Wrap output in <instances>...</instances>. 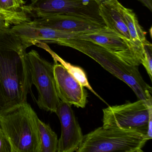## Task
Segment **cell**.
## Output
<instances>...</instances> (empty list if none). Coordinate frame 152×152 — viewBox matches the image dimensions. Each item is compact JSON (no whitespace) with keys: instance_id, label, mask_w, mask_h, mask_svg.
I'll use <instances>...</instances> for the list:
<instances>
[{"instance_id":"6da1fadb","label":"cell","mask_w":152,"mask_h":152,"mask_svg":"<svg viewBox=\"0 0 152 152\" xmlns=\"http://www.w3.org/2000/svg\"><path fill=\"white\" fill-rule=\"evenodd\" d=\"M26 50L10 30L0 33V115L27 103L33 84Z\"/></svg>"},{"instance_id":"7a4b0ae2","label":"cell","mask_w":152,"mask_h":152,"mask_svg":"<svg viewBox=\"0 0 152 152\" xmlns=\"http://www.w3.org/2000/svg\"><path fill=\"white\" fill-rule=\"evenodd\" d=\"M60 46L76 50L91 58L105 70L122 81L134 91L138 98L152 105V89L144 80L138 66L132 65L95 42L81 39L61 40Z\"/></svg>"},{"instance_id":"3957f363","label":"cell","mask_w":152,"mask_h":152,"mask_svg":"<svg viewBox=\"0 0 152 152\" xmlns=\"http://www.w3.org/2000/svg\"><path fill=\"white\" fill-rule=\"evenodd\" d=\"M39 119L27 103L0 115V125L9 140L12 152H40Z\"/></svg>"},{"instance_id":"277c9868","label":"cell","mask_w":152,"mask_h":152,"mask_svg":"<svg viewBox=\"0 0 152 152\" xmlns=\"http://www.w3.org/2000/svg\"><path fill=\"white\" fill-rule=\"evenodd\" d=\"M148 140L135 132L102 126L84 135L76 152H141Z\"/></svg>"},{"instance_id":"5b68a950","label":"cell","mask_w":152,"mask_h":152,"mask_svg":"<svg viewBox=\"0 0 152 152\" xmlns=\"http://www.w3.org/2000/svg\"><path fill=\"white\" fill-rule=\"evenodd\" d=\"M21 10L31 18L66 15L104 23L96 0H31Z\"/></svg>"},{"instance_id":"8992f818","label":"cell","mask_w":152,"mask_h":152,"mask_svg":"<svg viewBox=\"0 0 152 152\" xmlns=\"http://www.w3.org/2000/svg\"><path fill=\"white\" fill-rule=\"evenodd\" d=\"M103 112L102 126L105 129L132 131L140 133L147 139L152 105L139 99L132 103L108 107L103 109Z\"/></svg>"},{"instance_id":"52a82bcc","label":"cell","mask_w":152,"mask_h":152,"mask_svg":"<svg viewBox=\"0 0 152 152\" xmlns=\"http://www.w3.org/2000/svg\"><path fill=\"white\" fill-rule=\"evenodd\" d=\"M32 83L38 91L37 104L40 109L56 113L60 100L55 83L54 66L36 50L26 55Z\"/></svg>"},{"instance_id":"ba28073f","label":"cell","mask_w":152,"mask_h":152,"mask_svg":"<svg viewBox=\"0 0 152 152\" xmlns=\"http://www.w3.org/2000/svg\"><path fill=\"white\" fill-rule=\"evenodd\" d=\"M95 42L132 65L138 66L143 56V44H136L106 26L76 35L75 39Z\"/></svg>"},{"instance_id":"9c48e42d","label":"cell","mask_w":152,"mask_h":152,"mask_svg":"<svg viewBox=\"0 0 152 152\" xmlns=\"http://www.w3.org/2000/svg\"><path fill=\"white\" fill-rule=\"evenodd\" d=\"M56 113L61 125L57 152H76L84 135L71 105L60 101Z\"/></svg>"},{"instance_id":"30bf717a","label":"cell","mask_w":152,"mask_h":152,"mask_svg":"<svg viewBox=\"0 0 152 152\" xmlns=\"http://www.w3.org/2000/svg\"><path fill=\"white\" fill-rule=\"evenodd\" d=\"M29 23L37 27H46L75 34L93 31L106 26L104 23L66 15H53L34 18Z\"/></svg>"},{"instance_id":"8fae6325","label":"cell","mask_w":152,"mask_h":152,"mask_svg":"<svg viewBox=\"0 0 152 152\" xmlns=\"http://www.w3.org/2000/svg\"><path fill=\"white\" fill-rule=\"evenodd\" d=\"M53 65L57 93L60 101L81 108L87 103L88 93L80 83L61 64Z\"/></svg>"},{"instance_id":"7c38bea8","label":"cell","mask_w":152,"mask_h":152,"mask_svg":"<svg viewBox=\"0 0 152 152\" xmlns=\"http://www.w3.org/2000/svg\"><path fill=\"white\" fill-rule=\"evenodd\" d=\"M10 31L26 49L39 42L56 44L61 40L75 39L78 34L46 27H37L30 24L29 22L14 26Z\"/></svg>"},{"instance_id":"4fadbf2b","label":"cell","mask_w":152,"mask_h":152,"mask_svg":"<svg viewBox=\"0 0 152 152\" xmlns=\"http://www.w3.org/2000/svg\"><path fill=\"white\" fill-rule=\"evenodd\" d=\"M121 4L118 0H104L99 4V14L107 28L130 40Z\"/></svg>"},{"instance_id":"5bb4252c","label":"cell","mask_w":152,"mask_h":152,"mask_svg":"<svg viewBox=\"0 0 152 152\" xmlns=\"http://www.w3.org/2000/svg\"><path fill=\"white\" fill-rule=\"evenodd\" d=\"M121 11L129 30L130 40L138 45H141L147 40L146 32L139 23L136 14L132 10L120 5Z\"/></svg>"},{"instance_id":"9a60e30c","label":"cell","mask_w":152,"mask_h":152,"mask_svg":"<svg viewBox=\"0 0 152 152\" xmlns=\"http://www.w3.org/2000/svg\"><path fill=\"white\" fill-rule=\"evenodd\" d=\"M36 46L42 48L46 50L47 51H48L51 54L55 62H59L60 64H62L64 67V68L68 71V72L70 73L73 76H74L83 86L84 88H88V89L89 90L96 96L98 97L99 98H100V99L104 101L93 89L89 83L86 73L81 67L73 65L70 63H67L66 61H64V59L61 58L55 52L51 50L49 48L48 46L47 45V43L40 42H39L36 45Z\"/></svg>"},{"instance_id":"2e32d148","label":"cell","mask_w":152,"mask_h":152,"mask_svg":"<svg viewBox=\"0 0 152 152\" xmlns=\"http://www.w3.org/2000/svg\"><path fill=\"white\" fill-rule=\"evenodd\" d=\"M41 141L40 152H57L58 139L57 135L49 124L38 120Z\"/></svg>"},{"instance_id":"e0dca14e","label":"cell","mask_w":152,"mask_h":152,"mask_svg":"<svg viewBox=\"0 0 152 152\" xmlns=\"http://www.w3.org/2000/svg\"><path fill=\"white\" fill-rule=\"evenodd\" d=\"M143 56L140 64L143 65L152 80V45L147 40L143 43Z\"/></svg>"},{"instance_id":"ac0fdd59","label":"cell","mask_w":152,"mask_h":152,"mask_svg":"<svg viewBox=\"0 0 152 152\" xmlns=\"http://www.w3.org/2000/svg\"><path fill=\"white\" fill-rule=\"evenodd\" d=\"M25 4L24 0H0V9L10 11H19Z\"/></svg>"},{"instance_id":"d6986e66","label":"cell","mask_w":152,"mask_h":152,"mask_svg":"<svg viewBox=\"0 0 152 152\" xmlns=\"http://www.w3.org/2000/svg\"><path fill=\"white\" fill-rule=\"evenodd\" d=\"M0 152H12L9 140L0 125Z\"/></svg>"},{"instance_id":"ffe728a7","label":"cell","mask_w":152,"mask_h":152,"mask_svg":"<svg viewBox=\"0 0 152 152\" xmlns=\"http://www.w3.org/2000/svg\"><path fill=\"white\" fill-rule=\"evenodd\" d=\"M141 2L151 12H152V0H138Z\"/></svg>"},{"instance_id":"44dd1931","label":"cell","mask_w":152,"mask_h":152,"mask_svg":"<svg viewBox=\"0 0 152 152\" xmlns=\"http://www.w3.org/2000/svg\"><path fill=\"white\" fill-rule=\"evenodd\" d=\"M96 2H97V3H98L99 4L100 3H101V2L104 1V0H96Z\"/></svg>"}]
</instances>
